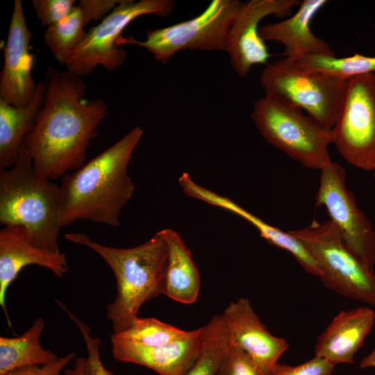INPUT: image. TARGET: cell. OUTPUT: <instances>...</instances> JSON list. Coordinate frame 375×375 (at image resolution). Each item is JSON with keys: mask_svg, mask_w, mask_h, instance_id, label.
<instances>
[{"mask_svg": "<svg viewBox=\"0 0 375 375\" xmlns=\"http://www.w3.org/2000/svg\"><path fill=\"white\" fill-rule=\"evenodd\" d=\"M251 117L269 144L304 167L321 171L332 162L328 151L333 142L332 128L301 109L265 95L253 103Z\"/></svg>", "mask_w": 375, "mask_h": 375, "instance_id": "5b68a950", "label": "cell"}, {"mask_svg": "<svg viewBox=\"0 0 375 375\" xmlns=\"http://www.w3.org/2000/svg\"><path fill=\"white\" fill-rule=\"evenodd\" d=\"M242 3L239 0H212L204 11L192 19L149 30L143 41L122 36L119 46H140L164 64L183 50L226 52L230 29Z\"/></svg>", "mask_w": 375, "mask_h": 375, "instance_id": "ba28073f", "label": "cell"}, {"mask_svg": "<svg viewBox=\"0 0 375 375\" xmlns=\"http://www.w3.org/2000/svg\"><path fill=\"white\" fill-rule=\"evenodd\" d=\"M327 3L326 0L301 1L293 15L283 21L260 26V36L265 42L283 44V55L294 61L310 56H335L328 44L314 35L310 29L314 16Z\"/></svg>", "mask_w": 375, "mask_h": 375, "instance_id": "ac0fdd59", "label": "cell"}, {"mask_svg": "<svg viewBox=\"0 0 375 375\" xmlns=\"http://www.w3.org/2000/svg\"><path fill=\"white\" fill-rule=\"evenodd\" d=\"M332 133L333 144L346 162L375 170V73L347 78Z\"/></svg>", "mask_w": 375, "mask_h": 375, "instance_id": "30bf717a", "label": "cell"}, {"mask_svg": "<svg viewBox=\"0 0 375 375\" xmlns=\"http://www.w3.org/2000/svg\"><path fill=\"white\" fill-rule=\"evenodd\" d=\"M30 265L51 270L62 278L68 270L66 256L36 247L30 231L22 225L4 226L0 231V305L11 324L6 308V294L20 271Z\"/></svg>", "mask_w": 375, "mask_h": 375, "instance_id": "9a60e30c", "label": "cell"}, {"mask_svg": "<svg viewBox=\"0 0 375 375\" xmlns=\"http://www.w3.org/2000/svg\"><path fill=\"white\" fill-rule=\"evenodd\" d=\"M217 375H266L240 349L231 346Z\"/></svg>", "mask_w": 375, "mask_h": 375, "instance_id": "f1b7e54d", "label": "cell"}, {"mask_svg": "<svg viewBox=\"0 0 375 375\" xmlns=\"http://www.w3.org/2000/svg\"><path fill=\"white\" fill-rule=\"evenodd\" d=\"M222 315L231 346L243 351L267 375L288 349V342L267 330L247 298L230 303Z\"/></svg>", "mask_w": 375, "mask_h": 375, "instance_id": "5bb4252c", "label": "cell"}, {"mask_svg": "<svg viewBox=\"0 0 375 375\" xmlns=\"http://www.w3.org/2000/svg\"><path fill=\"white\" fill-rule=\"evenodd\" d=\"M44 326V319L38 317L21 335L0 337V375H6L24 366L46 365L59 358L40 344V339Z\"/></svg>", "mask_w": 375, "mask_h": 375, "instance_id": "7402d4cb", "label": "cell"}, {"mask_svg": "<svg viewBox=\"0 0 375 375\" xmlns=\"http://www.w3.org/2000/svg\"><path fill=\"white\" fill-rule=\"evenodd\" d=\"M335 367L325 359L315 356L295 366L277 362L267 375H331Z\"/></svg>", "mask_w": 375, "mask_h": 375, "instance_id": "f546056e", "label": "cell"}, {"mask_svg": "<svg viewBox=\"0 0 375 375\" xmlns=\"http://www.w3.org/2000/svg\"><path fill=\"white\" fill-rule=\"evenodd\" d=\"M65 236L70 242L95 251L115 276L117 294L108 304L106 312L112 333L127 329L138 317L144 303L163 294L167 249L157 233L144 243L126 249L103 245L83 233H66Z\"/></svg>", "mask_w": 375, "mask_h": 375, "instance_id": "3957f363", "label": "cell"}, {"mask_svg": "<svg viewBox=\"0 0 375 375\" xmlns=\"http://www.w3.org/2000/svg\"><path fill=\"white\" fill-rule=\"evenodd\" d=\"M178 181L183 192L188 196L222 208L246 219L269 244L290 253L307 273L318 278L320 277V269L312 254L306 246L289 231L285 232L268 224L228 197L199 185L191 179L188 173H183Z\"/></svg>", "mask_w": 375, "mask_h": 375, "instance_id": "d6986e66", "label": "cell"}, {"mask_svg": "<svg viewBox=\"0 0 375 375\" xmlns=\"http://www.w3.org/2000/svg\"><path fill=\"white\" fill-rule=\"evenodd\" d=\"M192 333L162 322L156 318L138 317L125 331L112 335L115 337L146 347H158L183 339Z\"/></svg>", "mask_w": 375, "mask_h": 375, "instance_id": "d4e9b609", "label": "cell"}, {"mask_svg": "<svg viewBox=\"0 0 375 375\" xmlns=\"http://www.w3.org/2000/svg\"><path fill=\"white\" fill-rule=\"evenodd\" d=\"M45 90L44 82H38L32 99L24 106H13L0 99V171L16 163L36 122Z\"/></svg>", "mask_w": 375, "mask_h": 375, "instance_id": "ffe728a7", "label": "cell"}, {"mask_svg": "<svg viewBox=\"0 0 375 375\" xmlns=\"http://www.w3.org/2000/svg\"><path fill=\"white\" fill-rule=\"evenodd\" d=\"M320 172L315 206L326 208L347 246L374 271L375 231L358 208L354 194L347 188L345 169L340 164L332 162Z\"/></svg>", "mask_w": 375, "mask_h": 375, "instance_id": "8fae6325", "label": "cell"}, {"mask_svg": "<svg viewBox=\"0 0 375 375\" xmlns=\"http://www.w3.org/2000/svg\"><path fill=\"white\" fill-rule=\"evenodd\" d=\"M44 82V101L24 146L36 174L51 181L87 162L108 107L101 99H85L83 79L67 70L49 67Z\"/></svg>", "mask_w": 375, "mask_h": 375, "instance_id": "6da1fadb", "label": "cell"}, {"mask_svg": "<svg viewBox=\"0 0 375 375\" xmlns=\"http://www.w3.org/2000/svg\"><path fill=\"white\" fill-rule=\"evenodd\" d=\"M32 36L22 2L15 0L0 74V99L16 107L26 106L31 101L38 84L31 74L33 57L29 53V44Z\"/></svg>", "mask_w": 375, "mask_h": 375, "instance_id": "4fadbf2b", "label": "cell"}, {"mask_svg": "<svg viewBox=\"0 0 375 375\" xmlns=\"http://www.w3.org/2000/svg\"><path fill=\"white\" fill-rule=\"evenodd\" d=\"M374 177L375 178V172H374Z\"/></svg>", "mask_w": 375, "mask_h": 375, "instance_id": "e575fe53", "label": "cell"}, {"mask_svg": "<svg viewBox=\"0 0 375 375\" xmlns=\"http://www.w3.org/2000/svg\"><path fill=\"white\" fill-rule=\"evenodd\" d=\"M203 326L188 337L168 344L146 347L111 334L112 354L119 362L139 365L159 375H185L201 351Z\"/></svg>", "mask_w": 375, "mask_h": 375, "instance_id": "2e32d148", "label": "cell"}, {"mask_svg": "<svg viewBox=\"0 0 375 375\" xmlns=\"http://www.w3.org/2000/svg\"><path fill=\"white\" fill-rule=\"evenodd\" d=\"M144 131L135 126L115 144L62 179L59 224L85 219L112 227L120 225L122 208L135 185L128 174L133 151Z\"/></svg>", "mask_w": 375, "mask_h": 375, "instance_id": "7a4b0ae2", "label": "cell"}, {"mask_svg": "<svg viewBox=\"0 0 375 375\" xmlns=\"http://www.w3.org/2000/svg\"><path fill=\"white\" fill-rule=\"evenodd\" d=\"M85 358H76L74 361L73 368L66 369L64 371L63 375H83V364Z\"/></svg>", "mask_w": 375, "mask_h": 375, "instance_id": "d6a6232c", "label": "cell"}, {"mask_svg": "<svg viewBox=\"0 0 375 375\" xmlns=\"http://www.w3.org/2000/svg\"><path fill=\"white\" fill-rule=\"evenodd\" d=\"M74 0H32L31 4L40 24L49 26L69 15L75 7Z\"/></svg>", "mask_w": 375, "mask_h": 375, "instance_id": "83f0119b", "label": "cell"}, {"mask_svg": "<svg viewBox=\"0 0 375 375\" xmlns=\"http://www.w3.org/2000/svg\"><path fill=\"white\" fill-rule=\"evenodd\" d=\"M122 0H81L78 6L81 9L85 24L102 20L107 17Z\"/></svg>", "mask_w": 375, "mask_h": 375, "instance_id": "1f68e13d", "label": "cell"}, {"mask_svg": "<svg viewBox=\"0 0 375 375\" xmlns=\"http://www.w3.org/2000/svg\"><path fill=\"white\" fill-rule=\"evenodd\" d=\"M60 187L36 174L24 144L16 163L0 171V224L22 225L38 247L59 253Z\"/></svg>", "mask_w": 375, "mask_h": 375, "instance_id": "277c9868", "label": "cell"}, {"mask_svg": "<svg viewBox=\"0 0 375 375\" xmlns=\"http://www.w3.org/2000/svg\"><path fill=\"white\" fill-rule=\"evenodd\" d=\"M346 81L285 57L267 63L260 76L265 95L305 110L330 128L335 122Z\"/></svg>", "mask_w": 375, "mask_h": 375, "instance_id": "8992f818", "label": "cell"}, {"mask_svg": "<svg viewBox=\"0 0 375 375\" xmlns=\"http://www.w3.org/2000/svg\"><path fill=\"white\" fill-rule=\"evenodd\" d=\"M299 0H250L242 2L228 35L227 53L238 76H247L252 66L267 65L271 56L259 34V24L265 17H283L299 6Z\"/></svg>", "mask_w": 375, "mask_h": 375, "instance_id": "7c38bea8", "label": "cell"}, {"mask_svg": "<svg viewBox=\"0 0 375 375\" xmlns=\"http://www.w3.org/2000/svg\"><path fill=\"white\" fill-rule=\"evenodd\" d=\"M296 62L303 67L328 72L346 78L375 72V56H365L358 53L343 58L310 56Z\"/></svg>", "mask_w": 375, "mask_h": 375, "instance_id": "484cf974", "label": "cell"}, {"mask_svg": "<svg viewBox=\"0 0 375 375\" xmlns=\"http://www.w3.org/2000/svg\"><path fill=\"white\" fill-rule=\"evenodd\" d=\"M157 233L167 249L163 294L183 304L194 303L199 294L200 276L190 251L176 231L165 228Z\"/></svg>", "mask_w": 375, "mask_h": 375, "instance_id": "44dd1931", "label": "cell"}, {"mask_svg": "<svg viewBox=\"0 0 375 375\" xmlns=\"http://www.w3.org/2000/svg\"><path fill=\"white\" fill-rule=\"evenodd\" d=\"M375 322V312L367 306L340 311L317 338L315 356L335 366L353 364Z\"/></svg>", "mask_w": 375, "mask_h": 375, "instance_id": "e0dca14e", "label": "cell"}, {"mask_svg": "<svg viewBox=\"0 0 375 375\" xmlns=\"http://www.w3.org/2000/svg\"><path fill=\"white\" fill-rule=\"evenodd\" d=\"M359 366L362 369L369 367L375 368V347L372 352L361 360Z\"/></svg>", "mask_w": 375, "mask_h": 375, "instance_id": "836d02e7", "label": "cell"}, {"mask_svg": "<svg viewBox=\"0 0 375 375\" xmlns=\"http://www.w3.org/2000/svg\"><path fill=\"white\" fill-rule=\"evenodd\" d=\"M76 353L60 357L56 361L43 365H28L15 369L6 375H61L65 367L74 359Z\"/></svg>", "mask_w": 375, "mask_h": 375, "instance_id": "4dcf8cb0", "label": "cell"}, {"mask_svg": "<svg viewBox=\"0 0 375 375\" xmlns=\"http://www.w3.org/2000/svg\"><path fill=\"white\" fill-rule=\"evenodd\" d=\"M203 328L201 351L185 375H217L223 360L231 348L222 314L213 316Z\"/></svg>", "mask_w": 375, "mask_h": 375, "instance_id": "603a6c76", "label": "cell"}, {"mask_svg": "<svg viewBox=\"0 0 375 375\" xmlns=\"http://www.w3.org/2000/svg\"><path fill=\"white\" fill-rule=\"evenodd\" d=\"M174 6L171 0H122L107 17L87 32L69 56L65 65L66 70L81 77L90 75L99 65L109 72L116 70L126 59V51L118 44L125 28L142 15L166 17Z\"/></svg>", "mask_w": 375, "mask_h": 375, "instance_id": "9c48e42d", "label": "cell"}, {"mask_svg": "<svg viewBox=\"0 0 375 375\" xmlns=\"http://www.w3.org/2000/svg\"><path fill=\"white\" fill-rule=\"evenodd\" d=\"M308 249L317 263L325 287L345 297L375 307V272L365 266L343 240L331 221H313L289 231Z\"/></svg>", "mask_w": 375, "mask_h": 375, "instance_id": "52a82bcc", "label": "cell"}, {"mask_svg": "<svg viewBox=\"0 0 375 375\" xmlns=\"http://www.w3.org/2000/svg\"><path fill=\"white\" fill-rule=\"evenodd\" d=\"M56 302L76 325L85 341L88 356L85 358L83 364V375H114L105 367L101 362L99 349L101 340L99 338L92 337L89 326L71 312L62 303L59 301Z\"/></svg>", "mask_w": 375, "mask_h": 375, "instance_id": "4316f807", "label": "cell"}, {"mask_svg": "<svg viewBox=\"0 0 375 375\" xmlns=\"http://www.w3.org/2000/svg\"><path fill=\"white\" fill-rule=\"evenodd\" d=\"M85 24L83 12L76 6L63 19L47 28L44 42L61 65L65 66L69 56L85 38L88 32Z\"/></svg>", "mask_w": 375, "mask_h": 375, "instance_id": "cb8c5ba5", "label": "cell"}]
</instances>
